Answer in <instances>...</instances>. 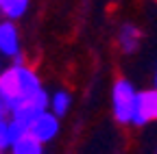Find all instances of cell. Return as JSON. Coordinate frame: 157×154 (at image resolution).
<instances>
[{
  "instance_id": "11",
  "label": "cell",
  "mask_w": 157,
  "mask_h": 154,
  "mask_svg": "<svg viewBox=\"0 0 157 154\" xmlns=\"http://www.w3.org/2000/svg\"><path fill=\"white\" fill-rule=\"evenodd\" d=\"M153 87L157 89V72H155V76H153Z\"/></svg>"
},
{
  "instance_id": "2",
  "label": "cell",
  "mask_w": 157,
  "mask_h": 154,
  "mask_svg": "<svg viewBox=\"0 0 157 154\" xmlns=\"http://www.w3.org/2000/svg\"><path fill=\"white\" fill-rule=\"evenodd\" d=\"M151 120H157V89H146L137 95V109L133 115L131 126H144Z\"/></svg>"
},
{
  "instance_id": "6",
  "label": "cell",
  "mask_w": 157,
  "mask_h": 154,
  "mask_svg": "<svg viewBox=\"0 0 157 154\" xmlns=\"http://www.w3.org/2000/svg\"><path fill=\"white\" fill-rule=\"evenodd\" d=\"M140 41H142V33L137 26H133V24H122L120 26V30H118V46H120L122 52H127V54L135 52Z\"/></svg>"
},
{
  "instance_id": "1",
  "label": "cell",
  "mask_w": 157,
  "mask_h": 154,
  "mask_svg": "<svg viewBox=\"0 0 157 154\" xmlns=\"http://www.w3.org/2000/svg\"><path fill=\"white\" fill-rule=\"evenodd\" d=\"M137 93L133 83L127 78H118L111 89V109H113V117L120 124H131L133 115L137 109Z\"/></svg>"
},
{
  "instance_id": "10",
  "label": "cell",
  "mask_w": 157,
  "mask_h": 154,
  "mask_svg": "<svg viewBox=\"0 0 157 154\" xmlns=\"http://www.w3.org/2000/svg\"><path fill=\"white\" fill-rule=\"evenodd\" d=\"M11 148V130H9V117H0V152Z\"/></svg>"
},
{
  "instance_id": "12",
  "label": "cell",
  "mask_w": 157,
  "mask_h": 154,
  "mask_svg": "<svg viewBox=\"0 0 157 154\" xmlns=\"http://www.w3.org/2000/svg\"><path fill=\"white\" fill-rule=\"evenodd\" d=\"M2 2H5V0H0V11H2Z\"/></svg>"
},
{
  "instance_id": "4",
  "label": "cell",
  "mask_w": 157,
  "mask_h": 154,
  "mask_svg": "<svg viewBox=\"0 0 157 154\" xmlns=\"http://www.w3.org/2000/svg\"><path fill=\"white\" fill-rule=\"evenodd\" d=\"M17 65V89H20V98L29 100L33 95H37L42 91V81L33 67L24 65V63H15Z\"/></svg>"
},
{
  "instance_id": "5",
  "label": "cell",
  "mask_w": 157,
  "mask_h": 154,
  "mask_svg": "<svg viewBox=\"0 0 157 154\" xmlns=\"http://www.w3.org/2000/svg\"><path fill=\"white\" fill-rule=\"evenodd\" d=\"M0 54L11 56V59L20 54V33L11 20L0 24Z\"/></svg>"
},
{
  "instance_id": "13",
  "label": "cell",
  "mask_w": 157,
  "mask_h": 154,
  "mask_svg": "<svg viewBox=\"0 0 157 154\" xmlns=\"http://www.w3.org/2000/svg\"><path fill=\"white\" fill-rule=\"evenodd\" d=\"M0 154H2V152H0Z\"/></svg>"
},
{
  "instance_id": "8",
  "label": "cell",
  "mask_w": 157,
  "mask_h": 154,
  "mask_svg": "<svg viewBox=\"0 0 157 154\" xmlns=\"http://www.w3.org/2000/svg\"><path fill=\"white\" fill-rule=\"evenodd\" d=\"M70 104H72V98H70V93L63 91V89H59L50 95V111L57 115V117H61V115H66L70 111Z\"/></svg>"
},
{
  "instance_id": "7",
  "label": "cell",
  "mask_w": 157,
  "mask_h": 154,
  "mask_svg": "<svg viewBox=\"0 0 157 154\" xmlns=\"http://www.w3.org/2000/svg\"><path fill=\"white\" fill-rule=\"evenodd\" d=\"M9 150H11V154H44V143L35 139L31 132H26L24 137L13 141Z\"/></svg>"
},
{
  "instance_id": "3",
  "label": "cell",
  "mask_w": 157,
  "mask_h": 154,
  "mask_svg": "<svg viewBox=\"0 0 157 154\" xmlns=\"http://www.w3.org/2000/svg\"><path fill=\"white\" fill-rule=\"evenodd\" d=\"M35 139H39L42 143H48L57 137V132H59V117L48 109L44 111L42 115H37L35 122L31 124V130H29Z\"/></svg>"
},
{
  "instance_id": "9",
  "label": "cell",
  "mask_w": 157,
  "mask_h": 154,
  "mask_svg": "<svg viewBox=\"0 0 157 154\" xmlns=\"http://www.w3.org/2000/svg\"><path fill=\"white\" fill-rule=\"evenodd\" d=\"M29 9V0H5L2 2V13L7 20H20Z\"/></svg>"
}]
</instances>
